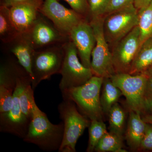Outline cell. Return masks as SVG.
I'll use <instances>...</instances> for the list:
<instances>
[{"label":"cell","mask_w":152,"mask_h":152,"mask_svg":"<svg viewBox=\"0 0 152 152\" xmlns=\"http://www.w3.org/2000/svg\"><path fill=\"white\" fill-rule=\"evenodd\" d=\"M64 134L63 122L58 124H52L35 103L28 132L23 140L34 144L46 151H58L62 143Z\"/></svg>","instance_id":"6da1fadb"},{"label":"cell","mask_w":152,"mask_h":152,"mask_svg":"<svg viewBox=\"0 0 152 152\" xmlns=\"http://www.w3.org/2000/svg\"><path fill=\"white\" fill-rule=\"evenodd\" d=\"M103 80V77L94 75L84 84L61 92L63 99L73 101L91 121H102L104 113L100 96Z\"/></svg>","instance_id":"7a4b0ae2"},{"label":"cell","mask_w":152,"mask_h":152,"mask_svg":"<svg viewBox=\"0 0 152 152\" xmlns=\"http://www.w3.org/2000/svg\"><path fill=\"white\" fill-rule=\"evenodd\" d=\"M75 104L71 100L63 99L58 107L64 125V138L59 152H75L78 140L91 124V120L80 113Z\"/></svg>","instance_id":"3957f363"},{"label":"cell","mask_w":152,"mask_h":152,"mask_svg":"<svg viewBox=\"0 0 152 152\" xmlns=\"http://www.w3.org/2000/svg\"><path fill=\"white\" fill-rule=\"evenodd\" d=\"M32 83V78L27 72L19 76L13 95V104L8 112L0 113V131L8 133L24 139L27 133L31 120L22 112L19 96L26 85Z\"/></svg>","instance_id":"277c9868"},{"label":"cell","mask_w":152,"mask_h":152,"mask_svg":"<svg viewBox=\"0 0 152 152\" xmlns=\"http://www.w3.org/2000/svg\"><path fill=\"white\" fill-rule=\"evenodd\" d=\"M104 20L102 16L97 17L91 19L89 23L96 41L92 52L91 69L94 75L104 78H111L116 73L104 32Z\"/></svg>","instance_id":"5b68a950"},{"label":"cell","mask_w":152,"mask_h":152,"mask_svg":"<svg viewBox=\"0 0 152 152\" xmlns=\"http://www.w3.org/2000/svg\"><path fill=\"white\" fill-rule=\"evenodd\" d=\"M64 56V45L35 51L32 62L31 86L34 90L42 81L60 73Z\"/></svg>","instance_id":"8992f818"},{"label":"cell","mask_w":152,"mask_h":152,"mask_svg":"<svg viewBox=\"0 0 152 152\" xmlns=\"http://www.w3.org/2000/svg\"><path fill=\"white\" fill-rule=\"evenodd\" d=\"M64 56L60 74L62 78L59 84L61 91L84 84L94 76L91 68L80 62L77 50L70 40L64 44Z\"/></svg>","instance_id":"52a82bcc"},{"label":"cell","mask_w":152,"mask_h":152,"mask_svg":"<svg viewBox=\"0 0 152 152\" xmlns=\"http://www.w3.org/2000/svg\"><path fill=\"white\" fill-rule=\"evenodd\" d=\"M104 30L108 42L116 44L138 23V10L134 4L107 14Z\"/></svg>","instance_id":"ba28073f"},{"label":"cell","mask_w":152,"mask_h":152,"mask_svg":"<svg viewBox=\"0 0 152 152\" xmlns=\"http://www.w3.org/2000/svg\"><path fill=\"white\" fill-rule=\"evenodd\" d=\"M148 78V76L144 74L132 75L124 73H116L110 78L125 96L130 111L143 113Z\"/></svg>","instance_id":"9c48e42d"},{"label":"cell","mask_w":152,"mask_h":152,"mask_svg":"<svg viewBox=\"0 0 152 152\" xmlns=\"http://www.w3.org/2000/svg\"><path fill=\"white\" fill-rule=\"evenodd\" d=\"M50 21L40 13L29 31L23 34L29 40L35 50L64 45L70 40L69 36L60 31Z\"/></svg>","instance_id":"30bf717a"},{"label":"cell","mask_w":152,"mask_h":152,"mask_svg":"<svg viewBox=\"0 0 152 152\" xmlns=\"http://www.w3.org/2000/svg\"><path fill=\"white\" fill-rule=\"evenodd\" d=\"M39 11L60 31L69 37L75 27L86 20L72 9L64 7L58 0H44Z\"/></svg>","instance_id":"8fae6325"},{"label":"cell","mask_w":152,"mask_h":152,"mask_svg":"<svg viewBox=\"0 0 152 152\" xmlns=\"http://www.w3.org/2000/svg\"><path fill=\"white\" fill-rule=\"evenodd\" d=\"M141 45L140 31L138 26L117 43L112 53L116 73H129Z\"/></svg>","instance_id":"7c38bea8"},{"label":"cell","mask_w":152,"mask_h":152,"mask_svg":"<svg viewBox=\"0 0 152 152\" xmlns=\"http://www.w3.org/2000/svg\"><path fill=\"white\" fill-rule=\"evenodd\" d=\"M77 50L83 64L91 68L92 52L96 44V39L89 22L83 21L72 29L69 36Z\"/></svg>","instance_id":"4fadbf2b"},{"label":"cell","mask_w":152,"mask_h":152,"mask_svg":"<svg viewBox=\"0 0 152 152\" xmlns=\"http://www.w3.org/2000/svg\"><path fill=\"white\" fill-rule=\"evenodd\" d=\"M10 16L21 34L28 32L38 18L39 8L29 4H22L9 8Z\"/></svg>","instance_id":"5bb4252c"},{"label":"cell","mask_w":152,"mask_h":152,"mask_svg":"<svg viewBox=\"0 0 152 152\" xmlns=\"http://www.w3.org/2000/svg\"><path fill=\"white\" fill-rule=\"evenodd\" d=\"M6 45L15 55L19 64L32 78V62L35 50L29 40L24 35L20 34L13 40Z\"/></svg>","instance_id":"9a60e30c"},{"label":"cell","mask_w":152,"mask_h":152,"mask_svg":"<svg viewBox=\"0 0 152 152\" xmlns=\"http://www.w3.org/2000/svg\"><path fill=\"white\" fill-rule=\"evenodd\" d=\"M146 127V123L142 119L140 113L131 110L125 138L132 150L140 149Z\"/></svg>","instance_id":"2e32d148"},{"label":"cell","mask_w":152,"mask_h":152,"mask_svg":"<svg viewBox=\"0 0 152 152\" xmlns=\"http://www.w3.org/2000/svg\"><path fill=\"white\" fill-rule=\"evenodd\" d=\"M26 72L17 62L9 60L2 63L0 68V91L13 93L19 76Z\"/></svg>","instance_id":"e0dca14e"},{"label":"cell","mask_w":152,"mask_h":152,"mask_svg":"<svg viewBox=\"0 0 152 152\" xmlns=\"http://www.w3.org/2000/svg\"><path fill=\"white\" fill-rule=\"evenodd\" d=\"M152 66V37L141 45L129 74L135 75L143 73Z\"/></svg>","instance_id":"ac0fdd59"},{"label":"cell","mask_w":152,"mask_h":152,"mask_svg":"<svg viewBox=\"0 0 152 152\" xmlns=\"http://www.w3.org/2000/svg\"><path fill=\"white\" fill-rule=\"evenodd\" d=\"M122 93L112 81L110 78H104L100 96L101 105L104 113L107 115L114 104L116 103Z\"/></svg>","instance_id":"d6986e66"},{"label":"cell","mask_w":152,"mask_h":152,"mask_svg":"<svg viewBox=\"0 0 152 152\" xmlns=\"http://www.w3.org/2000/svg\"><path fill=\"white\" fill-rule=\"evenodd\" d=\"M10 16V9L0 7V39L4 44H8L20 34Z\"/></svg>","instance_id":"ffe728a7"},{"label":"cell","mask_w":152,"mask_h":152,"mask_svg":"<svg viewBox=\"0 0 152 152\" xmlns=\"http://www.w3.org/2000/svg\"><path fill=\"white\" fill-rule=\"evenodd\" d=\"M138 13L137 26L142 45L145 41L152 37V0L148 5L139 10Z\"/></svg>","instance_id":"44dd1931"},{"label":"cell","mask_w":152,"mask_h":152,"mask_svg":"<svg viewBox=\"0 0 152 152\" xmlns=\"http://www.w3.org/2000/svg\"><path fill=\"white\" fill-rule=\"evenodd\" d=\"M108 115L110 132L123 137L126 120V115L123 109L116 103L112 107Z\"/></svg>","instance_id":"7402d4cb"},{"label":"cell","mask_w":152,"mask_h":152,"mask_svg":"<svg viewBox=\"0 0 152 152\" xmlns=\"http://www.w3.org/2000/svg\"><path fill=\"white\" fill-rule=\"evenodd\" d=\"M123 137L108 132L99 142L94 151L98 152H127L123 149Z\"/></svg>","instance_id":"603a6c76"},{"label":"cell","mask_w":152,"mask_h":152,"mask_svg":"<svg viewBox=\"0 0 152 152\" xmlns=\"http://www.w3.org/2000/svg\"><path fill=\"white\" fill-rule=\"evenodd\" d=\"M108 132L105 124L102 121L93 120L89 126V142L87 152L94 151L95 148L104 135Z\"/></svg>","instance_id":"cb8c5ba5"},{"label":"cell","mask_w":152,"mask_h":152,"mask_svg":"<svg viewBox=\"0 0 152 152\" xmlns=\"http://www.w3.org/2000/svg\"><path fill=\"white\" fill-rule=\"evenodd\" d=\"M34 91L31 84H29L24 88L19 96V102L22 112L30 120L32 115L33 107L36 103Z\"/></svg>","instance_id":"d4e9b609"},{"label":"cell","mask_w":152,"mask_h":152,"mask_svg":"<svg viewBox=\"0 0 152 152\" xmlns=\"http://www.w3.org/2000/svg\"><path fill=\"white\" fill-rule=\"evenodd\" d=\"M110 0H88L91 19L102 17L105 14Z\"/></svg>","instance_id":"484cf974"},{"label":"cell","mask_w":152,"mask_h":152,"mask_svg":"<svg viewBox=\"0 0 152 152\" xmlns=\"http://www.w3.org/2000/svg\"><path fill=\"white\" fill-rule=\"evenodd\" d=\"M59 1V0H58ZM66 2L73 10L84 17L89 15L88 0H63Z\"/></svg>","instance_id":"4316f807"},{"label":"cell","mask_w":152,"mask_h":152,"mask_svg":"<svg viewBox=\"0 0 152 152\" xmlns=\"http://www.w3.org/2000/svg\"><path fill=\"white\" fill-rule=\"evenodd\" d=\"M44 0H1V6L10 8L13 6L22 4H29L41 7Z\"/></svg>","instance_id":"83f0119b"},{"label":"cell","mask_w":152,"mask_h":152,"mask_svg":"<svg viewBox=\"0 0 152 152\" xmlns=\"http://www.w3.org/2000/svg\"><path fill=\"white\" fill-rule=\"evenodd\" d=\"M134 0H110L105 14L110 13L114 11L134 4Z\"/></svg>","instance_id":"f1b7e54d"},{"label":"cell","mask_w":152,"mask_h":152,"mask_svg":"<svg viewBox=\"0 0 152 152\" xmlns=\"http://www.w3.org/2000/svg\"><path fill=\"white\" fill-rule=\"evenodd\" d=\"M152 150V126L147 124L145 135L140 149Z\"/></svg>","instance_id":"f546056e"},{"label":"cell","mask_w":152,"mask_h":152,"mask_svg":"<svg viewBox=\"0 0 152 152\" xmlns=\"http://www.w3.org/2000/svg\"><path fill=\"white\" fill-rule=\"evenodd\" d=\"M152 97V74L148 76L146 85L145 91V99Z\"/></svg>","instance_id":"4dcf8cb0"},{"label":"cell","mask_w":152,"mask_h":152,"mask_svg":"<svg viewBox=\"0 0 152 152\" xmlns=\"http://www.w3.org/2000/svg\"><path fill=\"white\" fill-rule=\"evenodd\" d=\"M152 0H134V4L138 10L148 5Z\"/></svg>","instance_id":"1f68e13d"},{"label":"cell","mask_w":152,"mask_h":152,"mask_svg":"<svg viewBox=\"0 0 152 152\" xmlns=\"http://www.w3.org/2000/svg\"><path fill=\"white\" fill-rule=\"evenodd\" d=\"M152 112V97L145 100L144 112Z\"/></svg>","instance_id":"d6a6232c"},{"label":"cell","mask_w":152,"mask_h":152,"mask_svg":"<svg viewBox=\"0 0 152 152\" xmlns=\"http://www.w3.org/2000/svg\"><path fill=\"white\" fill-rule=\"evenodd\" d=\"M142 119L146 123L150 124H152V112H150V113L147 114L143 117Z\"/></svg>","instance_id":"836d02e7"},{"label":"cell","mask_w":152,"mask_h":152,"mask_svg":"<svg viewBox=\"0 0 152 152\" xmlns=\"http://www.w3.org/2000/svg\"><path fill=\"white\" fill-rule=\"evenodd\" d=\"M147 76H149L152 74V66L148 69L145 72H144L143 73Z\"/></svg>","instance_id":"e575fe53"}]
</instances>
